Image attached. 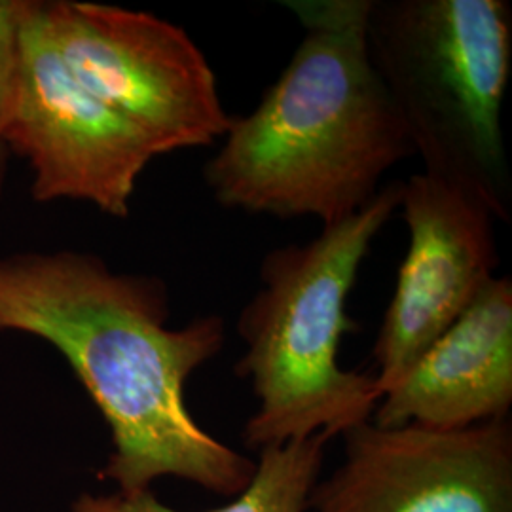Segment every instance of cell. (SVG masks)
<instances>
[{
	"label": "cell",
	"instance_id": "6da1fadb",
	"mask_svg": "<svg viewBox=\"0 0 512 512\" xmlns=\"http://www.w3.org/2000/svg\"><path fill=\"white\" fill-rule=\"evenodd\" d=\"M167 287L156 277L116 274L90 253L0 258V330L54 346L107 421L112 440L101 476L116 492L179 478L236 497L256 459L213 437L192 416L186 385L224 348L220 315L173 329Z\"/></svg>",
	"mask_w": 512,
	"mask_h": 512
},
{
	"label": "cell",
	"instance_id": "7a4b0ae2",
	"mask_svg": "<svg viewBox=\"0 0 512 512\" xmlns=\"http://www.w3.org/2000/svg\"><path fill=\"white\" fill-rule=\"evenodd\" d=\"M370 0L285 2L302 23L289 65L247 116H232L203 169L215 202L323 226L365 209L416 154L366 46Z\"/></svg>",
	"mask_w": 512,
	"mask_h": 512
},
{
	"label": "cell",
	"instance_id": "3957f363",
	"mask_svg": "<svg viewBox=\"0 0 512 512\" xmlns=\"http://www.w3.org/2000/svg\"><path fill=\"white\" fill-rule=\"evenodd\" d=\"M401 186L385 184L365 209L323 226L310 243L264 256L260 289L238 319L245 351L236 374L256 399L243 427L247 448L321 433L334 439L372 420L382 399L376 378L342 368L340 346L359 329L346 302L372 241L399 209Z\"/></svg>",
	"mask_w": 512,
	"mask_h": 512
},
{
	"label": "cell",
	"instance_id": "277c9868",
	"mask_svg": "<svg viewBox=\"0 0 512 512\" xmlns=\"http://www.w3.org/2000/svg\"><path fill=\"white\" fill-rule=\"evenodd\" d=\"M366 46L423 173L511 222L503 103L512 63L507 0H370Z\"/></svg>",
	"mask_w": 512,
	"mask_h": 512
},
{
	"label": "cell",
	"instance_id": "5b68a950",
	"mask_svg": "<svg viewBox=\"0 0 512 512\" xmlns=\"http://www.w3.org/2000/svg\"><path fill=\"white\" fill-rule=\"evenodd\" d=\"M38 16L76 80L137 129L156 156L224 137L232 116L213 67L183 27L80 0H38Z\"/></svg>",
	"mask_w": 512,
	"mask_h": 512
},
{
	"label": "cell",
	"instance_id": "8992f818",
	"mask_svg": "<svg viewBox=\"0 0 512 512\" xmlns=\"http://www.w3.org/2000/svg\"><path fill=\"white\" fill-rule=\"evenodd\" d=\"M6 145L31 167L37 202H86L114 219H128L137 181L158 158L67 69L38 16V0H29L23 27Z\"/></svg>",
	"mask_w": 512,
	"mask_h": 512
},
{
	"label": "cell",
	"instance_id": "52a82bcc",
	"mask_svg": "<svg viewBox=\"0 0 512 512\" xmlns=\"http://www.w3.org/2000/svg\"><path fill=\"white\" fill-rule=\"evenodd\" d=\"M342 439L344 458L313 486L310 512H512L509 418L456 431L370 420Z\"/></svg>",
	"mask_w": 512,
	"mask_h": 512
},
{
	"label": "cell",
	"instance_id": "ba28073f",
	"mask_svg": "<svg viewBox=\"0 0 512 512\" xmlns=\"http://www.w3.org/2000/svg\"><path fill=\"white\" fill-rule=\"evenodd\" d=\"M399 207L408 251L372 349L382 397L471 308L499 266L497 220L456 186L412 175Z\"/></svg>",
	"mask_w": 512,
	"mask_h": 512
},
{
	"label": "cell",
	"instance_id": "9c48e42d",
	"mask_svg": "<svg viewBox=\"0 0 512 512\" xmlns=\"http://www.w3.org/2000/svg\"><path fill=\"white\" fill-rule=\"evenodd\" d=\"M512 281L494 277L471 308L391 387L372 421L456 431L509 418Z\"/></svg>",
	"mask_w": 512,
	"mask_h": 512
},
{
	"label": "cell",
	"instance_id": "30bf717a",
	"mask_svg": "<svg viewBox=\"0 0 512 512\" xmlns=\"http://www.w3.org/2000/svg\"><path fill=\"white\" fill-rule=\"evenodd\" d=\"M327 435L268 446L258 452L255 475L224 507L205 512H308L311 490L321 478ZM71 512H181L167 507L152 490L137 494H82Z\"/></svg>",
	"mask_w": 512,
	"mask_h": 512
},
{
	"label": "cell",
	"instance_id": "8fae6325",
	"mask_svg": "<svg viewBox=\"0 0 512 512\" xmlns=\"http://www.w3.org/2000/svg\"><path fill=\"white\" fill-rule=\"evenodd\" d=\"M27 10L29 0H0V200L10 152L6 145V126L18 90L21 42Z\"/></svg>",
	"mask_w": 512,
	"mask_h": 512
}]
</instances>
